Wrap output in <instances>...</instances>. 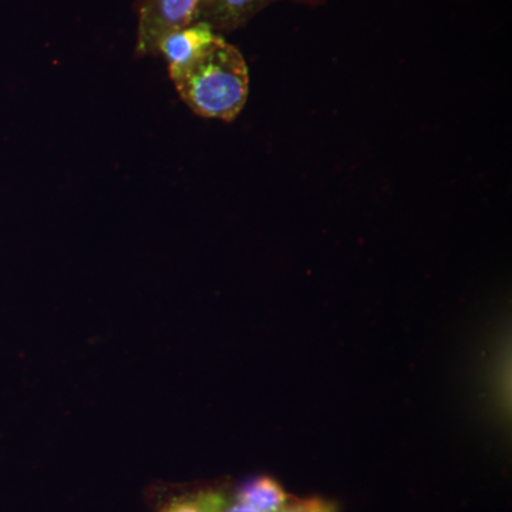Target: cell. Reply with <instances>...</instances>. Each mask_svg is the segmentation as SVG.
<instances>
[{
    "label": "cell",
    "instance_id": "cell-6",
    "mask_svg": "<svg viewBox=\"0 0 512 512\" xmlns=\"http://www.w3.org/2000/svg\"><path fill=\"white\" fill-rule=\"evenodd\" d=\"M227 500L221 493H200L180 498L164 508L163 512H222Z\"/></svg>",
    "mask_w": 512,
    "mask_h": 512
},
{
    "label": "cell",
    "instance_id": "cell-8",
    "mask_svg": "<svg viewBox=\"0 0 512 512\" xmlns=\"http://www.w3.org/2000/svg\"><path fill=\"white\" fill-rule=\"evenodd\" d=\"M222 512H258L255 511L254 508L248 507V505L239 503L232 504V505H225L224 510Z\"/></svg>",
    "mask_w": 512,
    "mask_h": 512
},
{
    "label": "cell",
    "instance_id": "cell-7",
    "mask_svg": "<svg viewBox=\"0 0 512 512\" xmlns=\"http://www.w3.org/2000/svg\"><path fill=\"white\" fill-rule=\"evenodd\" d=\"M281 512H336V505L320 498H311L291 503Z\"/></svg>",
    "mask_w": 512,
    "mask_h": 512
},
{
    "label": "cell",
    "instance_id": "cell-5",
    "mask_svg": "<svg viewBox=\"0 0 512 512\" xmlns=\"http://www.w3.org/2000/svg\"><path fill=\"white\" fill-rule=\"evenodd\" d=\"M238 501L258 512H281L291 504V497L274 478L259 477L239 491Z\"/></svg>",
    "mask_w": 512,
    "mask_h": 512
},
{
    "label": "cell",
    "instance_id": "cell-4",
    "mask_svg": "<svg viewBox=\"0 0 512 512\" xmlns=\"http://www.w3.org/2000/svg\"><path fill=\"white\" fill-rule=\"evenodd\" d=\"M275 0H197L191 23H204L214 32L241 28Z\"/></svg>",
    "mask_w": 512,
    "mask_h": 512
},
{
    "label": "cell",
    "instance_id": "cell-3",
    "mask_svg": "<svg viewBox=\"0 0 512 512\" xmlns=\"http://www.w3.org/2000/svg\"><path fill=\"white\" fill-rule=\"evenodd\" d=\"M217 37L214 30L204 23H191L187 28L165 37L158 46V52L163 53L167 59L173 82L207 52Z\"/></svg>",
    "mask_w": 512,
    "mask_h": 512
},
{
    "label": "cell",
    "instance_id": "cell-2",
    "mask_svg": "<svg viewBox=\"0 0 512 512\" xmlns=\"http://www.w3.org/2000/svg\"><path fill=\"white\" fill-rule=\"evenodd\" d=\"M197 0H140L137 56L154 55L171 33L191 25Z\"/></svg>",
    "mask_w": 512,
    "mask_h": 512
},
{
    "label": "cell",
    "instance_id": "cell-1",
    "mask_svg": "<svg viewBox=\"0 0 512 512\" xmlns=\"http://www.w3.org/2000/svg\"><path fill=\"white\" fill-rule=\"evenodd\" d=\"M174 83L198 116L232 121L247 101L248 67L238 49L218 36Z\"/></svg>",
    "mask_w": 512,
    "mask_h": 512
}]
</instances>
